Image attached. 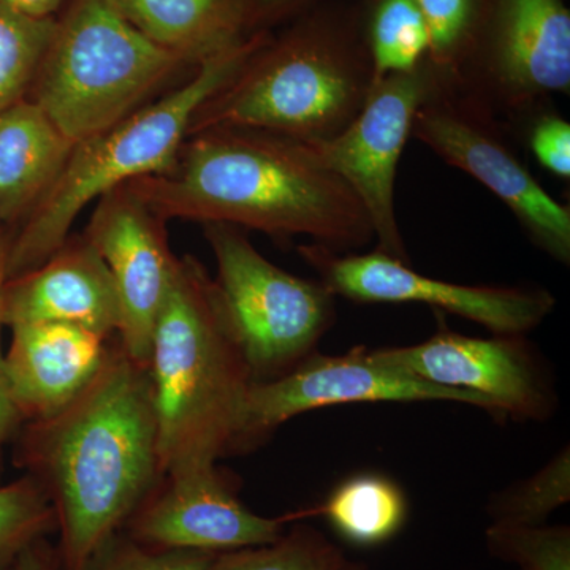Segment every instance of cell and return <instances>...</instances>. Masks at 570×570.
I'll list each match as a JSON object with an SVG mask.
<instances>
[{"label": "cell", "instance_id": "cell-1", "mask_svg": "<svg viewBox=\"0 0 570 570\" xmlns=\"http://www.w3.org/2000/svg\"><path fill=\"white\" fill-rule=\"evenodd\" d=\"M14 463L55 509L61 570H81L164 478L148 367L110 344L80 395L50 417L26 423Z\"/></svg>", "mask_w": 570, "mask_h": 570}, {"label": "cell", "instance_id": "cell-2", "mask_svg": "<svg viewBox=\"0 0 570 570\" xmlns=\"http://www.w3.org/2000/svg\"><path fill=\"white\" fill-rule=\"evenodd\" d=\"M168 220L228 224L275 238L306 235L328 249L374 239L362 202L294 138L213 127L184 140L170 170L124 184Z\"/></svg>", "mask_w": 570, "mask_h": 570}, {"label": "cell", "instance_id": "cell-3", "mask_svg": "<svg viewBox=\"0 0 570 570\" xmlns=\"http://www.w3.org/2000/svg\"><path fill=\"white\" fill-rule=\"evenodd\" d=\"M163 475L235 453L254 379L214 277L179 258L149 356Z\"/></svg>", "mask_w": 570, "mask_h": 570}, {"label": "cell", "instance_id": "cell-4", "mask_svg": "<svg viewBox=\"0 0 570 570\" xmlns=\"http://www.w3.org/2000/svg\"><path fill=\"white\" fill-rule=\"evenodd\" d=\"M376 82L367 41L348 21L321 13L255 50L198 108L189 135L249 127L298 141L326 140L362 111Z\"/></svg>", "mask_w": 570, "mask_h": 570}, {"label": "cell", "instance_id": "cell-5", "mask_svg": "<svg viewBox=\"0 0 570 570\" xmlns=\"http://www.w3.org/2000/svg\"><path fill=\"white\" fill-rule=\"evenodd\" d=\"M268 40L253 33L205 59L178 88L86 140L73 151L58 181L7 239L6 279L20 276L50 258L69 238L82 209L116 187L170 170L195 112L224 88L255 50Z\"/></svg>", "mask_w": 570, "mask_h": 570}, {"label": "cell", "instance_id": "cell-6", "mask_svg": "<svg viewBox=\"0 0 570 570\" xmlns=\"http://www.w3.org/2000/svg\"><path fill=\"white\" fill-rule=\"evenodd\" d=\"M186 67L194 66L142 36L108 0H75L28 99L78 142L140 110Z\"/></svg>", "mask_w": 570, "mask_h": 570}, {"label": "cell", "instance_id": "cell-7", "mask_svg": "<svg viewBox=\"0 0 570 570\" xmlns=\"http://www.w3.org/2000/svg\"><path fill=\"white\" fill-rule=\"evenodd\" d=\"M216 261L217 292L254 382L273 381L316 354L335 324L332 292L266 261L245 230L204 224Z\"/></svg>", "mask_w": 570, "mask_h": 570}, {"label": "cell", "instance_id": "cell-8", "mask_svg": "<svg viewBox=\"0 0 570 570\" xmlns=\"http://www.w3.org/2000/svg\"><path fill=\"white\" fill-rule=\"evenodd\" d=\"M445 85L425 59L414 70L379 80L362 111L335 137L302 141L313 159L340 176L362 202L377 249L404 264L409 257L395 212L397 164L415 112Z\"/></svg>", "mask_w": 570, "mask_h": 570}, {"label": "cell", "instance_id": "cell-9", "mask_svg": "<svg viewBox=\"0 0 570 570\" xmlns=\"http://www.w3.org/2000/svg\"><path fill=\"white\" fill-rule=\"evenodd\" d=\"M298 253L333 295L356 303H422L485 326L497 336H527L557 305L543 288L480 287L433 279L379 249L341 255L314 243L299 246Z\"/></svg>", "mask_w": 570, "mask_h": 570}, {"label": "cell", "instance_id": "cell-10", "mask_svg": "<svg viewBox=\"0 0 570 570\" xmlns=\"http://www.w3.org/2000/svg\"><path fill=\"white\" fill-rule=\"evenodd\" d=\"M449 165L466 171L509 206L532 242L554 261L570 262V209L554 200L494 132L474 99L445 85L415 112L412 132Z\"/></svg>", "mask_w": 570, "mask_h": 570}, {"label": "cell", "instance_id": "cell-11", "mask_svg": "<svg viewBox=\"0 0 570 570\" xmlns=\"http://www.w3.org/2000/svg\"><path fill=\"white\" fill-rule=\"evenodd\" d=\"M384 401H456L494 415L487 397L411 376L379 362L365 347H355L344 355L316 352L284 376L250 384L235 452L255 448L283 423L305 412Z\"/></svg>", "mask_w": 570, "mask_h": 570}, {"label": "cell", "instance_id": "cell-12", "mask_svg": "<svg viewBox=\"0 0 570 570\" xmlns=\"http://www.w3.org/2000/svg\"><path fill=\"white\" fill-rule=\"evenodd\" d=\"M438 332L415 346L370 351L385 365L439 387L487 397L494 415L546 420L554 406L546 371L524 336L471 337L450 332L439 313Z\"/></svg>", "mask_w": 570, "mask_h": 570}, {"label": "cell", "instance_id": "cell-13", "mask_svg": "<svg viewBox=\"0 0 570 570\" xmlns=\"http://www.w3.org/2000/svg\"><path fill=\"white\" fill-rule=\"evenodd\" d=\"M167 223L127 186L99 198L85 236L110 269L121 324L118 343L137 365L148 367L154 325L179 258Z\"/></svg>", "mask_w": 570, "mask_h": 570}, {"label": "cell", "instance_id": "cell-14", "mask_svg": "<svg viewBox=\"0 0 570 570\" xmlns=\"http://www.w3.org/2000/svg\"><path fill=\"white\" fill-rule=\"evenodd\" d=\"M285 521L247 509L216 464H202L165 474L122 531L149 549L217 554L275 542Z\"/></svg>", "mask_w": 570, "mask_h": 570}, {"label": "cell", "instance_id": "cell-15", "mask_svg": "<svg viewBox=\"0 0 570 570\" xmlns=\"http://www.w3.org/2000/svg\"><path fill=\"white\" fill-rule=\"evenodd\" d=\"M485 91L527 110L570 88V14L562 0H498Z\"/></svg>", "mask_w": 570, "mask_h": 570}, {"label": "cell", "instance_id": "cell-16", "mask_svg": "<svg viewBox=\"0 0 570 570\" xmlns=\"http://www.w3.org/2000/svg\"><path fill=\"white\" fill-rule=\"evenodd\" d=\"M6 326L58 322L110 340L121 324L110 269L85 235L67 238L43 264L6 279L0 291Z\"/></svg>", "mask_w": 570, "mask_h": 570}, {"label": "cell", "instance_id": "cell-17", "mask_svg": "<svg viewBox=\"0 0 570 570\" xmlns=\"http://www.w3.org/2000/svg\"><path fill=\"white\" fill-rule=\"evenodd\" d=\"M3 354L7 387L22 423L50 417L96 377L108 354L97 333L58 322L10 326Z\"/></svg>", "mask_w": 570, "mask_h": 570}, {"label": "cell", "instance_id": "cell-18", "mask_svg": "<svg viewBox=\"0 0 570 570\" xmlns=\"http://www.w3.org/2000/svg\"><path fill=\"white\" fill-rule=\"evenodd\" d=\"M75 142L31 99L0 112V223H22L58 181Z\"/></svg>", "mask_w": 570, "mask_h": 570}, {"label": "cell", "instance_id": "cell-19", "mask_svg": "<svg viewBox=\"0 0 570 570\" xmlns=\"http://www.w3.org/2000/svg\"><path fill=\"white\" fill-rule=\"evenodd\" d=\"M142 36L194 67L245 40L247 0H108Z\"/></svg>", "mask_w": 570, "mask_h": 570}, {"label": "cell", "instance_id": "cell-20", "mask_svg": "<svg viewBox=\"0 0 570 570\" xmlns=\"http://www.w3.org/2000/svg\"><path fill=\"white\" fill-rule=\"evenodd\" d=\"M321 512L341 539L360 549H373L400 534L407 521L409 504L395 480L363 472L335 487Z\"/></svg>", "mask_w": 570, "mask_h": 570}, {"label": "cell", "instance_id": "cell-21", "mask_svg": "<svg viewBox=\"0 0 570 570\" xmlns=\"http://www.w3.org/2000/svg\"><path fill=\"white\" fill-rule=\"evenodd\" d=\"M205 570H366L324 532L298 523L265 546L217 553Z\"/></svg>", "mask_w": 570, "mask_h": 570}, {"label": "cell", "instance_id": "cell-22", "mask_svg": "<svg viewBox=\"0 0 570 570\" xmlns=\"http://www.w3.org/2000/svg\"><path fill=\"white\" fill-rule=\"evenodd\" d=\"M376 81L406 73L425 61L430 37L415 0H377L367 29Z\"/></svg>", "mask_w": 570, "mask_h": 570}, {"label": "cell", "instance_id": "cell-23", "mask_svg": "<svg viewBox=\"0 0 570 570\" xmlns=\"http://www.w3.org/2000/svg\"><path fill=\"white\" fill-rule=\"evenodd\" d=\"M58 21L31 18L0 3V112L31 91Z\"/></svg>", "mask_w": 570, "mask_h": 570}, {"label": "cell", "instance_id": "cell-24", "mask_svg": "<svg viewBox=\"0 0 570 570\" xmlns=\"http://www.w3.org/2000/svg\"><path fill=\"white\" fill-rule=\"evenodd\" d=\"M570 499L569 448L562 449L540 471L491 498L487 512L491 523L546 524Z\"/></svg>", "mask_w": 570, "mask_h": 570}, {"label": "cell", "instance_id": "cell-25", "mask_svg": "<svg viewBox=\"0 0 570 570\" xmlns=\"http://www.w3.org/2000/svg\"><path fill=\"white\" fill-rule=\"evenodd\" d=\"M55 531V509L36 479L0 485V569L13 568L22 551Z\"/></svg>", "mask_w": 570, "mask_h": 570}, {"label": "cell", "instance_id": "cell-26", "mask_svg": "<svg viewBox=\"0 0 570 570\" xmlns=\"http://www.w3.org/2000/svg\"><path fill=\"white\" fill-rule=\"evenodd\" d=\"M485 543L491 557L520 570H570V530L562 524L491 523Z\"/></svg>", "mask_w": 570, "mask_h": 570}, {"label": "cell", "instance_id": "cell-27", "mask_svg": "<svg viewBox=\"0 0 570 570\" xmlns=\"http://www.w3.org/2000/svg\"><path fill=\"white\" fill-rule=\"evenodd\" d=\"M415 3L430 37V62L445 81L455 80L474 29L478 0H415Z\"/></svg>", "mask_w": 570, "mask_h": 570}, {"label": "cell", "instance_id": "cell-28", "mask_svg": "<svg viewBox=\"0 0 570 570\" xmlns=\"http://www.w3.org/2000/svg\"><path fill=\"white\" fill-rule=\"evenodd\" d=\"M216 553L198 550H156L124 531L116 532L81 570H205Z\"/></svg>", "mask_w": 570, "mask_h": 570}, {"label": "cell", "instance_id": "cell-29", "mask_svg": "<svg viewBox=\"0 0 570 570\" xmlns=\"http://www.w3.org/2000/svg\"><path fill=\"white\" fill-rule=\"evenodd\" d=\"M530 145L535 159L558 178L570 176V126L554 115L540 116L531 129Z\"/></svg>", "mask_w": 570, "mask_h": 570}, {"label": "cell", "instance_id": "cell-30", "mask_svg": "<svg viewBox=\"0 0 570 570\" xmlns=\"http://www.w3.org/2000/svg\"><path fill=\"white\" fill-rule=\"evenodd\" d=\"M311 0H247V36L265 32V28L292 17Z\"/></svg>", "mask_w": 570, "mask_h": 570}, {"label": "cell", "instance_id": "cell-31", "mask_svg": "<svg viewBox=\"0 0 570 570\" xmlns=\"http://www.w3.org/2000/svg\"><path fill=\"white\" fill-rule=\"evenodd\" d=\"M6 249L0 250V291L6 283ZM2 317H0V332H2ZM22 425L20 414L11 403L9 387H7L6 367H3V351L2 343H0V455L6 448L7 442L17 433L18 428Z\"/></svg>", "mask_w": 570, "mask_h": 570}, {"label": "cell", "instance_id": "cell-32", "mask_svg": "<svg viewBox=\"0 0 570 570\" xmlns=\"http://www.w3.org/2000/svg\"><path fill=\"white\" fill-rule=\"evenodd\" d=\"M17 570H61L58 549L50 540L41 539L28 547L18 558Z\"/></svg>", "mask_w": 570, "mask_h": 570}, {"label": "cell", "instance_id": "cell-33", "mask_svg": "<svg viewBox=\"0 0 570 570\" xmlns=\"http://www.w3.org/2000/svg\"><path fill=\"white\" fill-rule=\"evenodd\" d=\"M63 0H0L2 6L31 18H52Z\"/></svg>", "mask_w": 570, "mask_h": 570}, {"label": "cell", "instance_id": "cell-34", "mask_svg": "<svg viewBox=\"0 0 570 570\" xmlns=\"http://www.w3.org/2000/svg\"><path fill=\"white\" fill-rule=\"evenodd\" d=\"M7 246V239L3 238L2 230H0V250L6 249Z\"/></svg>", "mask_w": 570, "mask_h": 570}, {"label": "cell", "instance_id": "cell-35", "mask_svg": "<svg viewBox=\"0 0 570 570\" xmlns=\"http://www.w3.org/2000/svg\"><path fill=\"white\" fill-rule=\"evenodd\" d=\"M0 570H17V568H14V566H13V568H7V569H0Z\"/></svg>", "mask_w": 570, "mask_h": 570}]
</instances>
